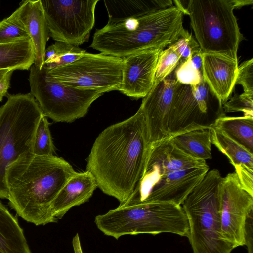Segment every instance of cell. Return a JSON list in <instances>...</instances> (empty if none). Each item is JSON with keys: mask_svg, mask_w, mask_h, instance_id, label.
Segmentation results:
<instances>
[{"mask_svg": "<svg viewBox=\"0 0 253 253\" xmlns=\"http://www.w3.org/2000/svg\"><path fill=\"white\" fill-rule=\"evenodd\" d=\"M149 145L139 107L133 115L110 125L99 134L87 158L86 171L104 193L122 204L142 176Z\"/></svg>", "mask_w": 253, "mask_h": 253, "instance_id": "cell-1", "label": "cell"}, {"mask_svg": "<svg viewBox=\"0 0 253 253\" xmlns=\"http://www.w3.org/2000/svg\"><path fill=\"white\" fill-rule=\"evenodd\" d=\"M75 172L69 163L55 155H21L6 169L10 207L37 226L56 222L51 204Z\"/></svg>", "mask_w": 253, "mask_h": 253, "instance_id": "cell-2", "label": "cell"}, {"mask_svg": "<svg viewBox=\"0 0 253 253\" xmlns=\"http://www.w3.org/2000/svg\"><path fill=\"white\" fill-rule=\"evenodd\" d=\"M183 14L175 6L96 29L90 47L106 55L123 58L149 49L171 45L183 26Z\"/></svg>", "mask_w": 253, "mask_h": 253, "instance_id": "cell-3", "label": "cell"}, {"mask_svg": "<svg viewBox=\"0 0 253 253\" xmlns=\"http://www.w3.org/2000/svg\"><path fill=\"white\" fill-rule=\"evenodd\" d=\"M95 223L105 235L116 239L126 235L164 233L188 237L189 233L182 206L165 202L123 203L96 216Z\"/></svg>", "mask_w": 253, "mask_h": 253, "instance_id": "cell-4", "label": "cell"}, {"mask_svg": "<svg viewBox=\"0 0 253 253\" xmlns=\"http://www.w3.org/2000/svg\"><path fill=\"white\" fill-rule=\"evenodd\" d=\"M223 178L217 169L209 170L182 204L188 220L187 238L193 253H231L234 249L221 234Z\"/></svg>", "mask_w": 253, "mask_h": 253, "instance_id": "cell-5", "label": "cell"}, {"mask_svg": "<svg viewBox=\"0 0 253 253\" xmlns=\"http://www.w3.org/2000/svg\"><path fill=\"white\" fill-rule=\"evenodd\" d=\"M43 113L31 93L9 95L0 107V198L8 199L7 167L21 155L33 153L35 134Z\"/></svg>", "mask_w": 253, "mask_h": 253, "instance_id": "cell-6", "label": "cell"}, {"mask_svg": "<svg viewBox=\"0 0 253 253\" xmlns=\"http://www.w3.org/2000/svg\"><path fill=\"white\" fill-rule=\"evenodd\" d=\"M186 9L202 53L220 54L238 61L242 35L232 0H190Z\"/></svg>", "mask_w": 253, "mask_h": 253, "instance_id": "cell-7", "label": "cell"}, {"mask_svg": "<svg viewBox=\"0 0 253 253\" xmlns=\"http://www.w3.org/2000/svg\"><path fill=\"white\" fill-rule=\"evenodd\" d=\"M31 94L43 114L55 122H72L85 116L91 104L103 93L79 89L49 80L44 69L34 64L29 77Z\"/></svg>", "mask_w": 253, "mask_h": 253, "instance_id": "cell-8", "label": "cell"}, {"mask_svg": "<svg viewBox=\"0 0 253 253\" xmlns=\"http://www.w3.org/2000/svg\"><path fill=\"white\" fill-rule=\"evenodd\" d=\"M122 58L86 52L69 64L44 70L46 76L52 81L73 88L103 94L119 91L122 80Z\"/></svg>", "mask_w": 253, "mask_h": 253, "instance_id": "cell-9", "label": "cell"}, {"mask_svg": "<svg viewBox=\"0 0 253 253\" xmlns=\"http://www.w3.org/2000/svg\"><path fill=\"white\" fill-rule=\"evenodd\" d=\"M99 0H41L49 36L78 46L88 41Z\"/></svg>", "mask_w": 253, "mask_h": 253, "instance_id": "cell-10", "label": "cell"}, {"mask_svg": "<svg viewBox=\"0 0 253 253\" xmlns=\"http://www.w3.org/2000/svg\"><path fill=\"white\" fill-rule=\"evenodd\" d=\"M206 164L185 153L169 138L149 145L142 176L132 195L124 203L142 202L153 185L169 172Z\"/></svg>", "mask_w": 253, "mask_h": 253, "instance_id": "cell-11", "label": "cell"}, {"mask_svg": "<svg viewBox=\"0 0 253 253\" xmlns=\"http://www.w3.org/2000/svg\"><path fill=\"white\" fill-rule=\"evenodd\" d=\"M253 211V196L241 186L235 172L223 178L221 184V230L223 239L234 249L244 245V230Z\"/></svg>", "mask_w": 253, "mask_h": 253, "instance_id": "cell-12", "label": "cell"}, {"mask_svg": "<svg viewBox=\"0 0 253 253\" xmlns=\"http://www.w3.org/2000/svg\"><path fill=\"white\" fill-rule=\"evenodd\" d=\"M178 82L169 77L154 85L143 98L140 106L148 132L149 144L170 137V110Z\"/></svg>", "mask_w": 253, "mask_h": 253, "instance_id": "cell-13", "label": "cell"}, {"mask_svg": "<svg viewBox=\"0 0 253 253\" xmlns=\"http://www.w3.org/2000/svg\"><path fill=\"white\" fill-rule=\"evenodd\" d=\"M162 50L146 49L123 57L122 80L119 91L130 97L144 98L153 86Z\"/></svg>", "mask_w": 253, "mask_h": 253, "instance_id": "cell-14", "label": "cell"}, {"mask_svg": "<svg viewBox=\"0 0 253 253\" xmlns=\"http://www.w3.org/2000/svg\"><path fill=\"white\" fill-rule=\"evenodd\" d=\"M209 170L206 164L165 174L153 185L141 203L165 202L181 205Z\"/></svg>", "mask_w": 253, "mask_h": 253, "instance_id": "cell-15", "label": "cell"}, {"mask_svg": "<svg viewBox=\"0 0 253 253\" xmlns=\"http://www.w3.org/2000/svg\"><path fill=\"white\" fill-rule=\"evenodd\" d=\"M238 61L222 55L203 53L202 76L219 106L228 101L236 84Z\"/></svg>", "mask_w": 253, "mask_h": 253, "instance_id": "cell-16", "label": "cell"}, {"mask_svg": "<svg viewBox=\"0 0 253 253\" xmlns=\"http://www.w3.org/2000/svg\"><path fill=\"white\" fill-rule=\"evenodd\" d=\"M18 9L20 19L34 48V65L41 70L44 64L46 43L49 38L41 0L23 1Z\"/></svg>", "mask_w": 253, "mask_h": 253, "instance_id": "cell-17", "label": "cell"}, {"mask_svg": "<svg viewBox=\"0 0 253 253\" xmlns=\"http://www.w3.org/2000/svg\"><path fill=\"white\" fill-rule=\"evenodd\" d=\"M98 187L93 175L88 171L75 172L60 190L51 204L56 219H61L72 207L87 201Z\"/></svg>", "mask_w": 253, "mask_h": 253, "instance_id": "cell-18", "label": "cell"}, {"mask_svg": "<svg viewBox=\"0 0 253 253\" xmlns=\"http://www.w3.org/2000/svg\"><path fill=\"white\" fill-rule=\"evenodd\" d=\"M203 116L193 96L191 86L178 82L169 113L170 137L185 129L202 125L198 121Z\"/></svg>", "mask_w": 253, "mask_h": 253, "instance_id": "cell-19", "label": "cell"}, {"mask_svg": "<svg viewBox=\"0 0 253 253\" xmlns=\"http://www.w3.org/2000/svg\"><path fill=\"white\" fill-rule=\"evenodd\" d=\"M108 22L140 17L173 6L171 0H105Z\"/></svg>", "mask_w": 253, "mask_h": 253, "instance_id": "cell-20", "label": "cell"}, {"mask_svg": "<svg viewBox=\"0 0 253 253\" xmlns=\"http://www.w3.org/2000/svg\"><path fill=\"white\" fill-rule=\"evenodd\" d=\"M169 138L179 149L192 157L205 161L212 158L209 125H201L188 128Z\"/></svg>", "mask_w": 253, "mask_h": 253, "instance_id": "cell-21", "label": "cell"}, {"mask_svg": "<svg viewBox=\"0 0 253 253\" xmlns=\"http://www.w3.org/2000/svg\"><path fill=\"white\" fill-rule=\"evenodd\" d=\"M0 253H32L17 218L0 201Z\"/></svg>", "mask_w": 253, "mask_h": 253, "instance_id": "cell-22", "label": "cell"}, {"mask_svg": "<svg viewBox=\"0 0 253 253\" xmlns=\"http://www.w3.org/2000/svg\"><path fill=\"white\" fill-rule=\"evenodd\" d=\"M211 142L229 159L237 176L253 171V153L209 125Z\"/></svg>", "mask_w": 253, "mask_h": 253, "instance_id": "cell-23", "label": "cell"}, {"mask_svg": "<svg viewBox=\"0 0 253 253\" xmlns=\"http://www.w3.org/2000/svg\"><path fill=\"white\" fill-rule=\"evenodd\" d=\"M34 62L35 51L30 38L0 44V70H29Z\"/></svg>", "mask_w": 253, "mask_h": 253, "instance_id": "cell-24", "label": "cell"}, {"mask_svg": "<svg viewBox=\"0 0 253 253\" xmlns=\"http://www.w3.org/2000/svg\"><path fill=\"white\" fill-rule=\"evenodd\" d=\"M253 153V116H220L210 124Z\"/></svg>", "mask_w": 253, "mask_h": 253, "instance_id": "cell-25", "label": "cell"}, {"mask_svg": "<svg viewBox=\"0 0 253 253\" xmlns=\"http://www.w3.org/2000/svg\"><path fill=\"white\" fill-rule=\"evenodd\" d=\"M86 53V50L79 46L55 42L45 50L42 68L49 71L67 65L79 59Z\"/></svg>", "mask_w": 253, "mask_h": 253, "instance_id": "cell-26", "label": "cell"}, {"mask_svg": "<svg viewBox=\"0 0 253 253\" xmlns=\"http://www.w3.org/2000/svg\"><path fill=\"white\" fill-rule=\"evenodd\" d=\"M28 38L18 8L10 16L0 21V44Z\"/></svg>", "mask_w": 253, "mask_h": 253, "instance_id": "cell-27", "label": "cell"}, {"mask_svg": "<svg viewBox=\"0 0 253 253\" xmlns=\"http://www.w3.org/2000/svg\"><path fill=\"white\" fill-rule=\"evenodd\" d=\"M49 126L47 117L43 114L38 124L35 134L33 153L36 155H54L55 147Z\"/></svg>", "mask_w": 253, "mask_h": 253, "instance_id": "cell-28", "label": "cell"}, {"mask_svg": "<svg viewBox=\"0 0 253 253\" xmlns=\"http://www.w3.org/2000/svg\"><path fill=\"white\" fill-rule=\"evenodd\" d=\"M180 58V55L171 45L162 50L159 54L157 63L154 85L169 76L178 66Z\"/></svg>", "mask_w": 253, "mask_h": 253, "instance_id": "cell-29", "label": "cell"}, {"mask_svg": "<svg viewBox=\"0 0 253 253\" xmlns=\"http://www.w3.org/2000/svg\"><path fill=\"white\" fill-rule=\"evenodd\" d=\"M175 70V78L181 84L195 85L203 78L202 73L194 67L190 57L185 60L180 61Z\"/></svg>", "mask_w": 253, "mask_h": 253, "instance_id": "cell-30", "label": "cell"}, {"mask_svg": "<svg viewBox=\"0 0 253 253\" xmlns=\"http://www.w3.org/2000/svg\"><path fill=\"white\" fill-rule=\"evenodd\" d=\"M171 46L180 55V61L187 59L194 52L200 49L197 42L184 28L181 30L177 38Z\"/></svg>", "mask_w": 253, "mask_h": 253, "instance_id": "cell-31", "label": "cell"}, {"mask_svg": "<svg viewBox=\"0 0 253 253\" xmlns=\"http://www.w3.org/2000/svg\"><path fill=\"white\" fill-rule=\"evenodd\" d=\"M223 106L226 113L242 112L244 115L253 116V94H235Z\"/></svg>", "mask_w": 253, "mask_h": 253, "instance_id": "cell-32", "label": "cell"}, {"mask_svg": "<svg viewBox=\"0 0 253 253\" xmlns=\"http://www.w3.org/2000/svg\"><path fill=\"white\" fill-rule=\"evenodd\" d=\"M236 84H240L244 92L253 94V59L244 61L238 66Z\"/></svg>", "mask_w": 253, "mask_h": 253, "instance_id": "cell-33", "label": "cell"}, {"mask_svg": "<svg viewBox=\"0 0 253 253\" xmlns=\"http://www.w3.org/2000/svg\"><path fill=\"white\" fill-rule=\"evenodd\" d=\"M193 96L201 113L204 115L207 113L209 88L203 78L200 82L191 86Z\"/></svg>", "mask_w": 253, "mask_h": 253, "instance_id": "cell-34", "label": "cell"}, {"mask_svg": "<svg viewBox=\"0 0 253 253\" xmlns=\"http://www.w3.org/2000/svg\"><path fill=\"white\" fill-rule=\"evenodd\" d=\"M253 211L248 215L246 220L244 230V245L246 246L248 253H253Z\"/></svg>", "mask_w": 253, "mask_h": 253, "instance_id": "cell-35", "label": "cell"}, {"mask_svg": "<svg viewBox=\"0 0 253 253\" xmlns=\"http://www.w3.org/2000/svg\"><path fill=\"white\" fill-rule=\"evenodd\" d=\"M14 71L10 69L0 70V102L7 95L11 78Z\"/></svg>", "mask_w": 253, "mask_h": 253, "instance_id": "cell-36", "label": "cell"}, {"mask_svg": "<svg viewBox=\"0 0 253 253\" xmlns=\"http://www.w3.org/2000/svg\"><path fill=\"white\" fill-rule=\"evenodd\" d=\"M202 54L201 48L194 52L190 58L194 67L202 73Z\"/></svg>", "mask_w": 253, "mask_h": 253, "instance_id": "cell-37", "label": "cell"}, {"mask_svg": "<svg viewBox=\"0 0 253 253\" xmlns=\"http://www.w3.org/2000/svg\"><path fill=\"white\" fill-rule=\"evenodd\" d=\"M235 8H241L244 6L251 5L253 3V0H232Z\"/></svg>", "mask_w": 253, "mask_h": 253, "instance_id": "cell-38", "label": "cell"}]
</instances>
